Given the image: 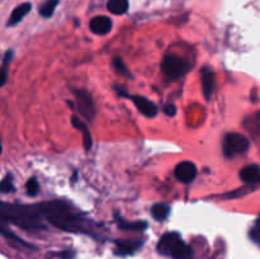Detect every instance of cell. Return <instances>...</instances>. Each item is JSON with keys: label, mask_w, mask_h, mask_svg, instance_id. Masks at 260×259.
Returning a JSON list of instances; mask_svg holds the SVG:
<instances>
[{"label": "cell", "mask_w": 260, "mask_h": 259, "mask_svg": "<svg viewBox=\"0 0 260 259\" xmlns=\"http://www.w3.org/2000/svg\"><path fill=\"white\" fill-rule=\"evenodd\" d=\"M73 124H74V127H76V128L79 130V131H81V134H83L84 147H85L86 151H89V150L91 149V146H93V141H91V135H90V132H89L86 124L84 123L81 119H79L78 117H75V116L73 117Z\"/></svg>", "instance_id": "12"}, {"label": "cell", "mask_w": 260, "mask_h": 259, "mask_svg": "<svg viewBox=\"0 0 260 259\" xmlns=\"http://www.w3.org/2000/svg\"><path fill=\"white\" fill-rule=\"evenodd\" d=\"M250 239L260 246V217L256 220L255 225L250 230Z\"/></svg>", "instance_id": "21"}, {"label": "cell", "mask_w": 260, "mask_h": 259, "mask_svg": "<svg viewBox=\"0 0 260 259\" xmlns=\"http://www.w3.org/2000/svg\"><path fill=\"white\" fill-rule=\"evenodd\" d=\"M3 151V145H2V140H0V154H2Z\"/></svg>", "instance_id": "23"}, {"label": "cell", "mask_w": 260, "mask_h": 259, "mask_svg": "<svg viewBox=\"0 0 260 259\" xmlns=\"http://www.w3.org/2000/svg\"><path fill=\"white\" fill-rule=\"evenodd\" d=\"M74 94H75L76 109L79 111V113L86 121H93L94 116H95V106H94V102L91 99L90 94L86 90H83V89H78V90L74 91Z\"/></svg>", "instance_id": "5"}, {"label": "cell", "mask_w": 260, "mask_h": 259, "mask_svg": "<svg viewBox=\"0 0 260 259\" xmlns=\"http://www.w3.org/2000/svg\"><path fill=\"white\" fill-rule=\"evenodd\" d=\"M57 4H58V0H46V2L42 4V7L40 8V14L42 15L43 18L52 17Z\"/></svg>", "instance_id": "17"}, {"label": "cell", "mask_w": 260, "mask_h": 259, "mask_svg": "<svg viewBox=\"0 0 260 259\" xmlns=\"http://www.w3.org/2000/svg\"><path fill=\"white\" fill-rule=\"evenodd\" d=\"M151 213L154 216L155 220L162 221L169 216L170 213V207L167 205V203H157L154 207L151 208Z\"/></svg>", "instance_id": "15"}, {"label": "cell", "mask_w": 260, "mask_h": 259, "mask_svg": "<svg viewBox=\"0 0 260 259\" xmlns=\"http://www.w3.org/2000/svg\"><path fill=\"white\" fill-rule=\"evenodd\" d=\"M128 0H108L107 8L114 15H122L128 10Z\"/></svg>", "instance_id": "14"}, {"label": "cell", "mask_w": 260, "mask_h": 259, "mask_svg": "<svg viewBox=\"0 0 260 259\" xmlns=\"http://www.w3.org/2000/svg\"><path fill=\"white\" fill-rule=\"evenodd\" d=\"M25 188H27V195L30 197H36L40 193V184L36 180V178H29L25 183Z\"/></svg>", "instance_id": "19"}, {"label": "cell", "mask_w": 260, "mask_h": 259, "mask_svg": "<svg viewBox=\"0 0 260 259\" xmlns=\"http://www.w3.org/2000/svg\"><path fill=\"white\" fill-rule=\"evenodd\" d=\"M112 25L113 24H112L111 18L106 17V15H99V17L93 18L89 23V28H90L91 32L99 36H104L111 32Z\"/></svg>", "instance_id": "8"}, {"label": "cell", "mask_w": 260, "mask_h": 259, "mask_svg": "<svg viewBox=\"0 0 260 259\" xmlns=\"http://www.w3.org/2000/svg\"><path fill=\"white\" fill-rule=\"evenodd\" d=\"M197 175V168L192 161H182L175 168V177L182 183H190Z\"/></svg>", "instance_id": "6"}, {"label": "cell", "mask_w": 260, "mask_h": 259, "mask_svg": "<svg viewBox=\"0 0 260 259\" xmlns=\"http://www.w3.org/2000/svg\"><path fill=\"white\" fill-rule=\"evenodd\" d=\"M215 86H216L215 73L205 69L202 73V89H203V95H205L206 101H210L211 99L213 91H215Z\"/></svg>", "instance_id": "10"}, {"label": "cell", "mask_w": 260, "mask_h": 259, "mask_svg": "<svg viewBox=\"0 0 260 259\" xmlns=\"http://www.w3.org/2000/svg\"><path fill=\"white\" fill-rule=\"evenodd\" d=\"M141 245V240H117L114 253H116L117 255L121 256L131 255V254H134L137 249H140Z\"/></svg>", "instance_id": "9"}, {"label": "cell", "mask_w": 260, "mask_h": 259, "mask_svg": "<svg viewBox=\"0 0 260 259\" xmlns=\"http://www.w3.org/2000/svg\"><path fill=\"white\" fill-rule=\"evenodd\" d=\"M129 99H132L135 106L137 107V109H139L144 116L149 117V118H152V117H155L157 114V107L155 106L152 102H150L149 99L145 98V96L132 95L129 96Z\"/></svg>", "instance_id": "7"}, {"label": "cell", "mask_w": 260, "mask_h": 259, "mask_svg": "<svg viewBox=\"0 0 260 259\" xmlns=\"http://www.w3.org/2000/svg\"><path fill=\"white\" fill-rule=\"evenodd\" d=\"M13 56H14V51L8 50L4 55V60H3L2 66H0V88L7 84L8 80V73H9V63L12 61Z\"/></svg>", "instance_id": "13"}, {"label": "cell", "mask_w": 260, "mask_h": 259, "mask_svg": "<svg viewBox=\"0 0 260 259\" xmlns=\"http://www.w3.org/2000/svg\"><path fill=\"white\" fill-rule=\"evenodd\" d=\"M118 226L122 230L127 231H144L147 228V222L145 221H134V222H127V221L119 220Z\"/></svg>", "instance_id": "16"}, {"label": "cell", "mask_w": 260, "mask_h": 259, "mask_svg": "<svg viewBox=\"0 0 260 259\" xmlns=\"http://www.w3.org/2000/svg\"><path fill=\"white\" fill-rule=\"evenodd\" d=\"M157 251L174 259H189L192 249L182 240L178 233H167L157 243Z\"/></svg>", "instance_id": "2"}, {"label": "cell", "mask_w": 260, "mask_h": 259, "mask_svg": "<svg viewBox=\"0 0 260 259\" xmlns=\"http://www.w3.org/2000/svg\"><path fill=\"white\" fill-rule=\"evenodd\" d=\"M43 217L56 228L71 233H90L88 221L83 217L79 210L62 201H51L41 203Z\"/></svg>", "instance_id": "1"}, {"label": "cell", "mask_w": 260, "mask_h": 259, "mask_svg": "<svg viewBox=\"0 0 260 259\" xmlns=\"http://www.w3.org/2000/svg\"><path fill=\"white\" fill-rule=\"evenodd\" d=\"M15 192V187L13 184L12 174H7L0 182V193H13Z\"/></svg>", "instance_id": "18"}, {"label": "cell", "mask_w": 260, "mask_h": 259, "mask_svg": "<svg viewBox=\"0 0 260 259\" xmlns=\"http://www.w3.org/2000/svg\"><path fill=\"white\" fill-rule=\"evenodd\" d=\"M113 65H114V68L117 69V71H118V73H121L122 75L127 76V78H132V75H131V74H129V71L127 70L126 66H124V63H123V61H122V58H119V57L114 58Z\"/></svg>", "instance_id": "20"}, {"label": "cell", "mask_w": 260, "mask_h": 259, "mask_svg": "<svg viewBox=\"0 0 260 259\" xmlns=\"http://www.w3.org/2000/svg\"><path fill=\"white\" fill-rule=\"evenodd\" d=\"M32 10V4L30 3H23V4L18 5L14 10L10 14L9 20H8L7 25L8 27H14L18 23H20L23 20V18L28 14V13Z\"/></svg>", "instance_id": "11"}, {"label": "cell", "mask_w": 260, "mask_h": 259, "mask_svg": "<svg viewBox=\"0 0 260 259\" xmlns=\"http://www.w3.org/2000/svg\"><path fill=\"white\" fill-rule=\"evenodd\" d=\"M249 149V140L241 134H229L223 140V154L231 157L234 155L243 154Z\"/></svg>", "instance_id": "4"}, {"label": "cell", "mask_w": 260, "mask_h": 259, "mask_svg": "<svg viewBox=\"0 0 260 259\" xmlns=\"http://www.w3.org/2000/svg\"><path fill=\"white\" fill-rule=\"evenodd\" d=\"M164 112H165V114H168V116H174V114L177 113V108H175L174 104H172V103L165 104Z\"/></svg>", "instance_id": "22"}, {"label": "cell", "mask_w": 260, "mask_h": 259, "mask_svg": "<svg viewBox=\"0 0 260 259\" xmlns=\"http://www.w3.org/2000/svg\"><path fill=\"white\" fill-rule=\"evenodd\" d=\"M161 70L164 75L170 80L180 78L189 70V65L184 58L179 57L177 55L165 56L161 62Z\"/></svg>", "instance_id": "3"}]
</instances>
